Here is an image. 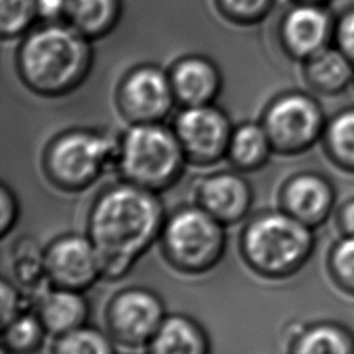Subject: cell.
<instances>
[{
    "mask_svg": "<svg viewBox=\"0 0 354 354\" xmlns=\"http://www.w3.org/2000/svg\"><path fill=\"white\" fill-rule=\"evenodd\" d=\"M187 158L173 127L130 124L119 138L115 167L123 181L160 194L184 174Z\"/></svg>",
    "mask_w": 354,
    "mask_h": 354,
    "instance_id": "4",
    "label": "cell"
},
{
    "mask_svg": "<svg viewBox=\"0 0 354 354\" xmlns=\"http://www.w3.org/2000/svg\"><path fill=\"white\" fill-rule=\"evenodd\" d=\"M336 15L329 6L293 3L279 22V41L283 51L301 62L333 41Z\"/></svg>",
    "mask_w": 354,
    "mask_h": 354,
    "instance_id": "12",
    "label": "cell"
},
{
    "mask_svg": "<svg viewBox=\"0 0 354 354\" xmlns=\"http://www.w3.org/2000/svg\"><path fill=\"white\" fill-rule=\"evenodd\" d=\"M326 268L335 286L354 297V236L342 235L329 249Z\"/></svg>",
    "mask_w": 354,
    "mask_h": 354,
    "instance_id": "25",
    "label": "cell"
},
{
    "mask_svg": "<svg viewBox=\"0 0 354 354\" xmlns=\"http://www.w3.org/2000/svg\"><path fill=\"white\" fill-rule=\"evenodd\" d=\"M332 44L354 64V6L336 15Z\"/></svg>",
    "mask_w": 354,
    "mask_h": 354,
    "instance_id": "28",
    "label": "cell"
},
{
    "mask_svg": "<svg viewBox=\"0 0 354 354\" xmlns=\"http://www.w3.org/2000/svg\"><path fill=\"white\" fill-rule=\"evenodd\" d=\"M194 196L198 206L225 227L245 220L253 205L252 185L238 170L213 171L201 177Z\"/></svg>",
    "mask_w": 354,
    "mask_h": 354,
    "instance_id": "13",
    "label": "cell"
},
{
    "mask_svg": "<svg viewBox=\"0 0 354 354\" xmlns=\"http://www.w3.org/2000/svg\"><path fill=\"white\" fill-rule=\"evenodd\" d=\"M277 0H216L224 18L238 25H253L264 19Z\"/></svg>",
    "mask_w": 354,
    "mask_h": 354,
    "instance_id": "27",
    "label": "cell"
},
{
    "mask_svg": "<svg viewBox=\"0 0 354 354\" xmlns=\"http://www.w3.org/2000/svg\"><path fill=\"white\" fill-rule=\"evenodd\" d=\"M44 274L50 285L84 292L102 278L98 253L86 235L65 234L43 250Z\"/></svg>",
    "mask_w": 354,
    "mask_h": 354,
    "instance_id": "11",
    "label": "cell"
},
{
    "mask_svg": "<svg viewBox=\"0 0 354 354\" xmlns=\"http://www.w3.org/2000/svg\"><path fill=\"white\" fill-rule=\"evenodd\" d=\"M113 343L108 332L86 324L55 336L51 354H115Z\"/></svg>",
    "mask_w": 354,
    "mask_h": 354,
    "instance_id": "24",
    "label": "cell"
},
{
    "mask_svg": "<svg viewBox=\"0 0 354 354\" xmlns=\"http://www.w3.org/2000/svg\"><path fill=\"white\" fill-rule=\"evenodd\" d=\"M160 296L144 286H129L118 290L105 308L106 332L129 348L147 347L166 318Z\"/></svg>",
    "mask_w": 354,
    "mask_h": 354,
    "instance_id": "8",
    "label": "cell"
},
{
    "mask_svg": "<svg viewBox=\"0 0 354 354\" xmlns=\"http://www.w3.org/2000/svg\"><path fill=\"white\" fill-rule=\"evenodd\" d=\"M351 87H353V88H354V79H353V86H351Z\"/></svg>",
    "mask_w": 354,
    "mask_h": 354,
    "instance_id": "35",
    "label": "cell"
},
{
    "mask_svg": "<svg viewBox=\"0 0 354 354\" xmlns=\"http://www.w3.org/2000/svg\"><path fill=\"white\" fill-rule=\"evenodd\" d=\"M176 101L183 106L213 104L223 77L217 65L203 55H185L169 71Z\"/></svg>",
    "mask_w": 354,
    "mask_h": 354,
    "instance_id": "15",
    "label": "cell"
},
{
    "mask_svg": "<svg viewBox=\"0 0 354 354\" xmlns=\"http://www.w3.org/2000/svg\"><path fill=\"white\" fill-rule=\"evenodd\" d=\"M19 206L14 191L7 185L0 187V235L4 238L15 225L18 220Z\"/></svg>",
    "mask_w": 354,
    "mask_h": 354,
    "instance_id": "30",
    "label": "cell"
},
{
    "mask_svg": "<svg viewBox=\"0 0 354 354\" xmlns=\"http://www.w3.org/2000/svg\"><path fill=\"white\" fill-rule=\"evenodd\" d=\"M148 354H210L203 326L187 314H169L147 344Z\"/></svg>",
    "mask_w": 354,
    "mask_h": 354,
    "instance_id": "18",
    "label": "cell"
},
{
    "mask_svg": "<svg viewBox=\"0 0 354 354\" xmlns=\"http://www.w3.org/2000/svg\"><path fill=\"white\" fill-rule=\"evenodd\" d=\"M37 15V0H0V32L3 39L28 33Z\"/></svg>",
    "mask_w": 354,
    "mask_h": 354,
    "instance_id": "26",
    "label": "cell"
},
{
    "mask_svg": "<svg viewBox=\"0 0 354 354\" xmlns=\"http://www.w3.org/2000/svg\"><path fill=\"white\" fill-rule=\"evenodd\" d=\"M336 224L342 235L354 236V196L347 199L336 213Z\"/></svg>",
    "mask_w": 354,
    "mask_h": 354,
    "instance_id": "32",
    "label": "cell"
},
{
    "mask_svg": "<svg viewBox=\"0 0 354 354\" xmlns=\"http://www.w3.org/2000/svg\"><path fill=\"white\" fill-rule=\"evenodd\" d=\"M0 354H12V353H10L6 347H3V346H1V351H0Z\"/></svg>",
    "mask_w": 354,
    "mask_h": 354,
    "instance_id": "34",
    "label": "cell"
},
{
    "mask_svg": "<svg viewBox=\"0 0 354 354\" xmlns=\"http://www.w3.org/2000/svg\"><path fill=\"white\" fill-rule=\"evenodd\" d=\"M159 245L173 270L185 275H202L224 257L225 225L196 203L180 206L166 216Z\"/></svg>",
    "mask_w": 354,
    "mask_h": 354,
    "instance_id": "5",
    "label": "cell"
},
{
    "mask_svg": "<svg viewBox=\"0 0 354 354\" xmlns=\"http://www.w3.org/2000/svg\"><path fill=\"white\" fill-rule=\"evenodd\" d=\"M1 329V346L12 354H35L47 335L37 314L24 311Z\"/></svg>",
    "mask_w": 354,
    "mask_h": 354,
    "instance_id": "23",
    "label": "cell"
},
{
    "mask_svg": "<svg viewBox=\"0 0 354 354\" xmlns=\"http://www.w3.org/2000/svg\"><path fill=\"white\" fill-rule=\"evenodd\" d=\"M166 213L158 194L120 181L104 188L87 216L102 278L119 281L159 241Z\"/></svg>",
    "mask_w": 354,
    "mask_h": 354,
    "instance_id": "1",
    "label": "cell"
},
{
    "mask_svg": "<svg viewBox=\"0 0 354 354\" xmlns=\"http://www.w3.org/2000/svg\"><path fill=\"white\" fill-rule=\"evenodd\" d=\"M35 313L53 336L86 325L90 314L83 292L47 285L35 296Z\"/></svg>",
    "mask_w": 354,
    "mask_h": 354,
    "instance_id": "16",
    "label": "cell"
},
{
    "mask_svg": "<svg viewBox=\"0 0 354 354\" xmlns=\"http://www.w3.org/2000/svg\"><path fill=\"white\" fill-rule=\"evenodd\" d=\"M289 354H354V335L337 322H314L295 332Z\"/></svg>",
    "mask_w": 354,
    "mask_h": 354,
    "instance_id": "20",
    "label": "cell"
},
{
    "mask_svg": "<svg viewBox=\"0 0 354 354\" xmlns=\"http://www.w3.org/2000/svg\"><path fill=\"white\" fill-rule=\"evenodd\" d=\"M326 120L325 111L315 94L290 90L271 100L260 122L274 152L295 156L321 142Z\"/></svg>",
    "mask_w": 354,
    "mask_h": 354,
    "instance_id": "7",
    "label": "cell"
},
{
    "mask_svg": "<svg viewBox=\"0 0 354 354\" xmlns=\"http://www.w3.org/2000/svg\"><path fill=\"white\" fill-rule=\"evenodd\" d=\"M171 127L189 165L206 167L227 158L234 126L218 106H183Z\"/></svg>",
    "mask_w": 354,
    "mask_h": 354,
    "instance_id": "9",
    "label": "cell"
},
{
    "mask_svg": "<svg viewBox=\"0 0 354 354\" xmlns=\"http://www.w3.org/2000/svg\"><path fill=\"white\" fill-rule=\"evenodd\" d=\"M336 192L324 174L300 171L290 176L279 191V207L300 223L317 228L333 213Z\"/></svg>",
    "mask_w": 354,
    "mask_h": 354,
    "instance_id": "14",
    "label": "cell"
},
{
    "mask_svg": "<svg viewBox=\"0 0 354 354\" xmlns=\"http://www.w3.org/2000/svg\"><path fill=\"white\" fill-rule=\"evenodd\" d=\"M68 0H37V15L46 22H57L65 18Z\"/></svg>",
    "mask_w": 354,
    "mask_h": 354,
    "instance_id": "31",
    "label": "cell"
},
{
    "mask_svg": "<svg viewBox=\"0 0 354 354\" xmlns=\"http://www.w3.org/2000/svg\"><path fill=\"white\" fill-rule=\"evenodd\" d=\"M91 40L66 22H46L28 32L17 51V69L24 84L43 97H61L88 76Z\"/></svg>",
    "mask_w": 354,
    "mask_h": 354,
    "instance_id": "2",
    "label": "cell"
},
{
    "mask_svg": "<svg viewBox=\"0 0 354 354\" xmlns=\"http://www.w3.org/2000/svg\"><path fill=\"white\" fill-rule=\"evenodd\" d=\"M301 76L313 94L337 97L353 86L354 64L330 44L301 61Z\"/></svg>",
    "mask_w": 354,
    "mask_h": 354,
    "instance_id": "17",
    "label": "cell"
},
{
    "mask_svg": "<svg viewBox=\"0 0 354 354\" xmlns=\"http://www.w3.org/2000/svg\"><path fill=\"white\" fill-rule=\"evenodd\" d=\"M169 72L152 64L130 69L116 90V106L129 124L158 123L176 104Z\"/></svg>",
    "mask_w": 354,
    "mask_h": 354,
    "instance_id": "10",
    "label": "cell"
},
{
    "mask_svg": "<svg viewBox=\"0 0 354 354\" xmlns=\"http://www.w3.org/2000/svg\"><path fill=\"white\" fill-rule=\"evenodd\" d=\"M321 144L336 167L354 174V105L343 106L328 118Z\"/></svg>",
    "mask_w": 354,
    "mask_h": 354,
    "instance_id": "22",
    "label": "cell"
},
{
    "mask_svg": "<svg viewBox=\"0 0 354 354\" xmlns=\"http://www.w3.org/2000/svg\"><path fill=\"white\" fill-rule=\"evenodd\" d=\"M122 14L120 0H68L65 22L90 40L108 35Z\"/></svg>",
    "mask_w": 354,
    "mask_h": 354,
    "instance_id": "21",
    "label": "cell"
},
{
    "mask_svg": "<svg viewBox=\"0 0 354 354\" xmlns=\"http://www.w3.org/2000/svg\"><path fill=\"white\" fill-rule=\"evenodd\" d=\"M314 228L281 207L252 217L239 236L245 264L259 277L281 281L297 274L313 256Z\"/></svg>",
    "mask_w": 354,
    "mask_h": 354,
    "instance_id": "3",
    "label": "cell"
},
{
    "mask_svg": "<svg viewBox=\"0 0 354 354\" xmlns=\"http://www.w3.org/2000/svg\"><path fill=\"white\" fill-rule=\"evenodd\" d=\"M274 152L268 134L261 122H243L234 126L227 159L235 170L252 173L267 165Z\"/></svg>",
    "mask_w": 354,
    "mask_h": 354,
    "instance_id": "19",
    "label": "cell"
},
{
    "mask_svg": "<svg viewBox=\"0 0 354 354\" xmlns=\"http://www.w3.org/2000/svg\"><path fill=\"white\" fill-rule=\"evenodd\" d=\"M24 297L21 290L8 279L0 282V328L24 313Z\"/></svg>",
    "mask_w": 354,
    "mask_h": 354,
    "instance_id": "29",
    "label": "cell"
},
{
    "mask_svg": "<svg viewBox=\"0 0 354 354\" xmlns=\"http://www.w3.org/2000/svg\"><path fill=\"white\" fill-rule=\"evenodd\" d=\"M119 140L93 129H71L53 138L43 153L46 178L64 192H80L116 163Z\"/></svg>",
    "mask_w": 354,
    "mask_h": 354,
    "instance_id": "6",
    "label": "cell"
},
{
    "mask_svg": "<svg viewBox=\"0 0 354 354\" xmlns=\"http://www.w3.org/2000/svg\"><path fill=\"white\" fill-rule=\"evenodd\" d=\"M293 3H307V4H319V6H329L333 0H292Z\"/></svg>",
    "mask_w": 354,
    "mask_h": 354,
    "instance_id": "33",
    "label": "cell"
}]
</instances>
